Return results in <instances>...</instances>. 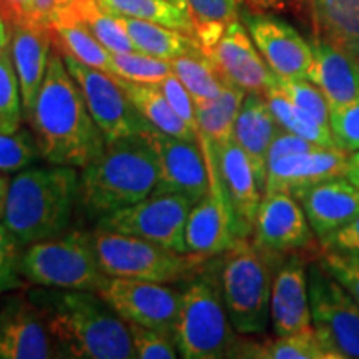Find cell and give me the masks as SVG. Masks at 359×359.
<instances>
[{
    "label": "cell",
    "instance_id": "e0dca14e",
    "mask_svg": "<svg viewBox=\"0 0 359 359\" xmlns=\"http://www.w3.org/2000/svg\"><path fill=\"white\" fill-rule=\"evenodd\" d=\"M57 358L47 323L29 294L11 291L0 302V359Z\"/></svg>",
    "mask_w": 359,
    "mask_h": 359
},
{
    "label": "cell",
    "instance_id": "5bb4252c",
    "mask_svg": "<svg viewBox=\"0 0 359 359\" xmlns=\"http://www.w3.org/2000/svg\"><path fill=\"white\" fill-rule=\"evenodd\" d=\"M314 233L303 206L288 193H264L253 228V245L268 258L298 253L313 243Z\"/></svg>",
    "mask_w": 359,
    "mask_h": 359
},
{
    "label": "cell",
    "instance_id": "6da1fadb",
    "mask_svg": "<svg viewBox=\"0 0 359 359\" xmlns=\"http://www.w3.org/2000/svg\"><path fill=\"white\" fill-rule=\"evenodd\" d=\"M27 120L48 165L83 168L107 145L102 130L90 115L82 90L58 52L50 53L47 74Z\"/></svg>",
    "mask_w": 359,
    "mask_h": 359
},
{
    "label": "cell",
    "instance_id": "60d3db41",
    "mask_svg": "<svg viewBox=\"0 0 359 359\" xmlns=\"http://www.w3.org/2000/svg\"><path fill=\"white\" fill-rule=\"evenodd\" d=\"M22 246L4 223H0V294L22 290L25 280L20 273Z\"/></svg>",
    "mask_w": 359,
    "mask_h": 359
},
{
    "label": "cell",
    "instance_id": "83f0119b",
    "mask_svg": "<svg viewBox=\"0 0 359 359\" xmlns=\"http://www.w3.org/2000/svg\"><path fill=\"white\" fill-rule=\"evenodd\" d=\"M123 92L127 93L130 102L133 103L151 127L161 133L172 137L183 138V140H200L198 133H195L180 116L175 114L167 97L163 95L158 83H142L132 82L118 77Z\"/></svg>",
    "mask_w": 359,
    "mask_h": 359
},
{
    "label": "cell",
    "instance_id": "30bf717a",
    "mask_svg": "<svg viewBox=\"0 0 359 359\" xmlns=\"http://www.w3.org/2000/svg\"><path fill=\"white\" fill-rule=\"evenodd\" d=\"M313 327L336 359H359V303L320 263L308 268Z\"/></svg>",
    "mask_w": 359,
    "mask_h": 359
},
{
    "label": "cell",
    "instance_id": "4dcf8cb0",
    "mask_svg": "<svg viewBox=\"0 0 359 359\" xmlns=\"http://www.w3.org/2000/svg\"><path fill=\"white\" fill-rule=\"evenodd\" d=\"M231 356L255 359H336L313 326L290 336H276V339L263 344L236 346Z\"/></svg>",
    "mask_w": 359,
    "mask_h": 359
},
{
    "label": "cell",
    "instance_id": "ffe728a7",
    "mask_svg": "<svg viewBox=\"0 0 359 359\" xmlns=\"http://www.w3.org/2000/svg\"><path fill=\"white\" fill-rule=\"evenodd\" d=\"M269 320L276 336H290L313 326L308 269L299 253L286 255L271 283Z\"/></svg>",
    "mask_w": 359,
    "mask_h": 359
},
{
    "label": "cell",
    "instance_id": "f1b7e54d",
    "mask_svg": "<svg viewBox=\"0 0 359 359\" xmlns=\"http://www.w3.org/2000/svg\"><path fill=\"white\" fill-rule=\"evenodd\" d=\"M116 19L127 30L135 48L138 52L148 53V55L163 58V60H173V58L201 48L196 37L170 29V27L123 15H116Z\"/></svg>",
    "mask_w": 359,
    "mask_h": 359
},
{
    "label": "cell",
    "instance_id": "d590c367",
    "mask_svg": "<svg viewBox=\"0 0 359 359\" xmlns=\"http://www.w3.org/2000/svg\"><path fill=\"white\" fill-rule=\"evenodd\" d=\"M195 37L201 48L208 50L218 42L228 25L238 20L240 0H187Z\"/></svg>",
    "mask_w": 359,
    "mask_h": 359
},
{
    "label": "cell",
    "instance_id": "4316f807",
    "mask_svg": "<svg viewBox=\"0 0 359 359\" xmlns=\"http://www.w3.org/2000/svg\"><path fill=\"white\" fill-rule=\"evenodd\" d=\"M50 32L60 50L67 55L77 58L82 64L93 67L116 77L114 65V53L103 47L92 34L85 29L82 22L72 15L69 8H62L50 22Z\"/></svg>",
    "mask_w": 359,
    "mask_h": 359
},
{
    "label": "cell",
    "instance_id": "836d02e7",
    "mask_svg": "<svg viewBox=\"0 0 359 359\" xmlns=\"http://www.w3.org/2000/svg\"><path fill=\"white\" fill-rule=\"evenodd\" d=\"M98 2L116 15L154 22L195 37L190 12L175 6L170 0H98Z\"/></svg>",
    "mask_w": 359,
    "mask_h": 359
},
{
    "label": "cell",
    "instance_id": "1f68e13d",
    "mask_svg": "<svg viewBox=\"0 0 359 359\" xmlns=\"http://www.w3.org/2000/svg\"><path fill=\"white\" fill-rule=\"evenodd\" d=\"M67 8L111 53L137 50L115 13L107 11L98 0H72Z\"/></svg>",
    "mask_w": 359,
    "mask_h": 359
},
{
    "label": "cell",
    "instance_id": "2e32d148",
    "mask_svg": "<svg viewBox=\"0 0 359 359\" xmlns=\"http://www.w3.org/2000/svg\"><path fill=\"white\" fill-rule=\"evenodd\" d=\"M158 158L155 193H175L193 205L208 193L210 177L200 140H183L154 128L148 133Z\"/></svg>",
    "mask_w": 359,
    "mask_h": 359
},
{
    "label": "cell",
    "instance_id": "7dc6e473",
    "mask_svg": "<svg viewBox=\"0 0 359 359\" xmlns=\"http://www.w3.org/2000/svg\"><path fill=\"white\" fill-rule=\"evenodd\" d=\"M321 250H336L359 257V217L321 240Z\"/></svg>",
    "mask_w": 359,
    "mask_h": 359
},
{
    "label": "cell",
    "instance_id": "681fc988",
    "mask_svg": "<svg viewBox=\"0 0 359 359\" xmlns=\"http://www.w3.org/2000/svg\"><path fill=\"white\" fill-rule=\"evenodd\" d=\"M250 7L255 11H278V8L285 7L286 0H246Z\"/></svg>",
    "mask_w": 359,
    "mask_h": 359
},
{
    "label": "cell",
    "instance_id": "f35d334b",
    "mask_svg": "<svg viewBox=\"0 0 359 359\" xmlns=\"http://www.w3.org/2000/svg\"><path fill=\"white\" fill-rule=\"evenodd\" d=\"M273 85L281 90L294 105L308 111L323 127L331 128V107L316 83L308 79H283L275 75Z\"/></svg>",
    "mask_w": 359,
    "mask_h": 359
},
{
    "label": "cell",
    "instance_id": "e575fe53",
    "mask_svg": "<svg viewBox=\"0 0 359 359\" xmlns=\"http://www.w3.org/2000/svg\"><path fill=\"white\" fill-rule=\"evenodd\" d=\"M170 62H172L173 74L185 85L195 102L212 100L218 97L226 82L203 48H196Z\"/></svg>",
    "mask_w": 359,
    "mask_h": 359
},
{
    "label": "cell",
    "instance_id": "ac0fdd59",
    "mask_svg": "<svg viewBox=\"0 0 359 359\" xmlns=\"http://www.w3.org/2000/svg\"><path fill=\"white\" fill-rule=\"evenodd\" d=\"M205 53L212 58L226 82L246 93H264L275 77L246 27L238 20L228 25L218 42Z\"/></svg>",
    "mask_w": 359,
    "mask_h": 359
},
{
    "label": "cell",
    "instance_id": "d4e9b609",
    "mask_svg": "<svg viewBox=\"0 0 359 359\" xmlns=\"http://www.w3.org/2000/svg\"><path fill=\"white\" fill-rule=\"evenodd\" d=\"M313 83L325 93L331 110L359 100V62L326 40L313 39Z\"/></svg>",
    "mask_w": 359,
    "mask_h": 359
},
{
    "label": "cell",
    "instance_id": "db71d44e",
    "mask_svg": "<svg viewBox=\"0 0 359 359\" xmlns=\"http://www.w3.org/2000/svg\"><path fill=\"white\" fill-rule=\"evenodd\" d=\"M170 2H173L175 6H178V7H182V8H187V11H188L187 0H170Z\"/></svg>",
    "mask_w": 359,
    "mask_h": 359
},
{
    "label": "cell",
    "instance_id": "b9f144b4",
    "mask_svg": "<svg viewBox=\"0 0 359 359\" xmlns=\"http://www.w3.org/2000/svg\"><path fill=\"white\" fill-rule=\"evenodd\" d=\"M137 358L140 359H175L178 356L173 336L138 325H128Z\"/></svg>",
    "mask_w": 359,
    "mask_h": 359
},
{
    "label": "cell",
    "instance_id": "8d00e7d4",
    "mask_svg": "<svg viewBox=\"0 0 359 359\" xmlns=\"http://www.w3.org/2000/svg\"><path fill=\"white\" fill-rule=\"evenodd\" d=\"M22 95L11 48L0 57V135L17 132L22 127Z\"/></svg>",
    "mask_w": 359,
    "mask_h": 359
},
{
    "label": "cell",
    "instance_id": "816d5d0a",
    "mask_svg": "<svg viewBox=\"0 0 359 359\" xmlns=\"http://www.w3.org/2000/svg\"><path fill=\"white\" fill-rule=\"evenodd\" d=\"M8 187H11V180L6 177V173L0 172V219H4V215H6Z\"/></svg>",
    "mask_w": 359,
    "mask_h": 359
},
{
    "label": "cell",
    "instance_id": "74e56055",
    "mask_svg": "<svg viewBox=\"0 0 359 359\" xmlns=\"http://www.w3.org/2000/svg\"><path fill=\"white\" fill-rule=\"evenodd\" d=\"M42 158L32 130L20 127L17 132L0 135V172L19 173L34 167Z\"/></svg>",
    "mask_w": 359,
    "mask_h": 359
},
{
    "label": "cell",
    "instance_id": "484cf974",
    "mask_svg": "<svg viewBox=\"0 0 359 359\" xmlns=\"http://www.w3.org/2000/svg\"><path fill=\"white\" fill-rule=\"evenodd\" d=\"M314 37L359 62V0H306Z\"/></svg>",
    "mask_w": 359,
    "mask_h": 359
},
{
    "label": "cell",
    "instance_id": "4fadbf2b",
    "mask_svg": "<svg viewBox=\"0 0 359 359\" xmlns=\"http://www.w3.org/2000/svg\"><path fill=\"white\" fill-rule=\"evenodd\" d=\"M98 294L127 325L150 327L173 336L182 306V290L165 283L110 276Z\"/></svg>",
    "mask_w": 359,
    "mask_h": 359
},
{
    "label": "cell",
    "instance_id": "f546056e",
    "mask_svg": "<svg viewBox=\"0 0 359 359\" xmlns=\"http://www.w3.org/2000/svg\"><path fill=\"white\" fill-rule=\"evenodd\" d=\"M246 97L245 90L224 82L222 92L212 100L195 102L200 138H206L213 147H222L233 140L236 116Z\"/></svg>",
    "mask_w": 359,
    "mask_h": 359
},
{
    "label": "cell",
    "instance_id": "ab89813d",
    "mask_svg": "<svg viewBox=\"0 0 359 359\" xmlns=\"http://www.w3.org/2000/svg\"><path fill=\"white\" fill-rule=\"evenodd\" d=\"M114 65L116 77L142 83H160L165 77L173 74L170 60L138 50L114 53Z\"/></svg>",
    "mask_w": 359,
    "mask_h": 359
},
{
    "label": "cell",
    "instance_id": "3957f363",
    "mask_svg": "<svg viewBox=\"0 0 359 359\" xmlns=\"http://www.w3.org/2000/svg\"><path fill=\"white\" fill-rule=\"evenodd\" d=\"M80 177L74 167H30L15 173L8 187L4 224L17 241L29 246L69 230Z\"/></svg>",
    "mask_w": 359,
    "mask_h": 359
},
{
    "label": "cell",
    "instance_id": "f907efd6",
    "mask_svg": "<svg viewBox=\"0 0 359 359\" xmlns=\"http://www.w3.org/2000/svg\"><path fill=\"white\" fill-rule=\"evenodd\" d=\"M346 178L359 188V150L353 151V154L349 155Z\"/></svg>",
    "mask_w": 359,
    "mask_h": 359
},
{
    "label": "cell",
    "instance_id": "bcb514c9",
    "mask_svg": "<svg viewBox=\"0 0 359 359\" xmlns=\"http://www.w3.org/2000/svg\"><path fill=\"white\" fill-rule=\"evenodd\" d=\"M318 148H323L321 145H316V143L306 140V138L299 137V135H294L288 132V130L280 128L278 130L276 137L273 138L271 147H269L268 151V165L275 163V161L285 158V156L294 155V154H303V151H313L318 150Z\"/></svg>",
    "mask_w": 359,
    "mask_h": 359
},
{
    "label": "cell",
    "instance_id": "f6af8a7d",
    "mask_svg": "<svg viewBox=\"0 0 359 359\" xmlns=\"http://www.w3.org/2000/svg\"><path fill=\"white\" fill-rule=\"evenodd\" d=\"M158 87L163 92V95L167 97V100L175 114L190 127L193 132L198 133V120H196V109H195V98L191 97V93L188 92L185 85L180 82V79L175 74H170L168 77H165L158 83Z\"/></svg>",
    "mask_w": 359,
    "mask_h": 359
},
{
    "label": "cell",
    "instance_id": "603a6c76",
    "mask_svg": "<svg viewBox=\"0 0 359 359\" xmlns=\"http://www.w3.org/2000/svg\"><path fill=\"white\" fill-rule=\"evenodd\" d=\"M294 198L303 206L309 226L320 241L359 217V188L346 177L309 187Z\"/></svg>",
    "mask_w": 359,
    "mask_h": 359
},
{
    "label": "cell",
    "instance_id": "ba28073f",
    "mask_svg": "<svg viewBox=\"0 0 359 359\" xmlns=\"http://www.w3.org/2000/svg\"><path fill=\"white\" fill-rule=\"evenodd\" d=\"M98 262L107 276L151 283L185 281L198 275L208 258L178 253L142 238L122 233H93Z\"/></svg>",
    "mask_w": 359,
    "mask_h": 359
},
{
    "label": "cell",
    "instance_id": "7402d4cb",
    "mask_svg": "<svg viewBox=\"0 0 359 359\" xmlns=\"http://www.w3.org/2000/svg\"><path fill=\"white\" fill-rule=\"evenodd\" d=\"M50 27L24 20L12 24L11 55L19 79L24 116L32 114L50 60Z\"/></svg>",
    "mask_w": 359,
    "mask_h": 359
},
{
    "label": "cell",
    "instance_id": "277c9868",
    "mask_svg": "<svg viewBox=\"0 0 359 359\" xmlns=\"http://www.w3.org/2000/svg\"><path fill=\"white\" fill-rule=\"evenodd\" d=\"M82 170V203L98 218L147 198L158 183V158L148 135L109 142Z\"/></svg>",
    "mask_w": 359,
    "mask_h": 359
},
{
    "label": "cell",
    "instance_id": "c3c4849f",
    "mask_svg": "<svg viewBox=\"0 0 359 359\" xmlns=\"http://www.w3.org/2000/svg\"><path fill=\"white\" fill-rule=\"evenodd\" d=\"M70 2L72 0H34L32 20L48 27L55 13L65 8Z\"/></svg>",
    "mask_w": 359,
    "mask_h": 359
},
{
    "label": "cell",
    "instance_id": "52a82bcc",
    "mask_svg": "<svg viewBox=\"0 0 359 359\" xmlns=\"http://www.w3.org/2000/svg\"><path fill=\"white\" fill-rule=\"evenodd\" d=\"M20 273L29 285L98 293L110 276L98 262L93 233L74 230L22 251Z\"/></svg>",
    "mask_w": 359,
    "mask_h": 359
},
{
    "label": "cell",
    "instance_id": "7a4b0ae2",
    "mask_svg": "<svg viewBox=\"0 0 359 359\" xmlns=\"http://www.w3.org/2000/svg\"><path fill=\"white\" fill-rule=\"evenodd\" d=\"M29 298L43 314L57 358H137L128 325L95 291L37 286Z\"/></svg>",
    "mask_w": 359,
    "mask_h": 359
},
{
    "label": "cell",
    "instance_id": "7bdbcfd3",
    "mask_svg": "<svg viewBox=\"0 0 359 359\" xmlns=\"http://www.w3.org/2000/svg\"><path fill=\"white\" fill-rule=\"evenodd\" d=\"M323 268L349 291L359 303V257L336 250H323L320 262Z\"/></svg>",
    "mask_w": 359,
    "mask_h": 359
},
{
    "label": "cell",
    "instance_id": "cb8c5ba5",
    "mask_svg": "<svg viewBox=\"0 0 359 359\" xmlns=\"http://www.w3.org/2000/svg\"><path fill=\"white\" fill-rule=\"evenodd\" d=\"M280 128L281 125L269 109L264 93H246L236 116L233 140L250 158L263 193L266 185L268 151Z\"/></svg>",
    "mask_w": 359,
    "mask_h": 359
},
{
    "label": "cell",
    "instance_id": "9a60e30c",
    "mask_svg": "<svg viewBox=\"0 0 359 359\" xmlns=\"http://www.w3.org/2000/svg\"><path fill=\"white\" fill-rule=\"evenodd\" d=\"M245 27L264 62L278 77L308 79L314 67L313 45L288 22L271 13H245Z\"/></svg>",
    "mask_w": 359,
    "mask_h": 359
},
{
    "label": "cell",
    "instance_id": "5b68a950",
    "mask_svg": "<svg viewBox=\"0 0 359 359\" xmlns=\"http://www.w3.org/2000/svg\"><path fill=\"white\" fill-rule=\"evenodd\" d=\"M173 341L185 359L231 356L236 346L235 327L224 308L215 269H201L183 281Z\"/></svg>",
    "mask_w": 359,
    "mask_h": 359
},
{
    "label": "cell",
    "instance_id": "f5cc1de1",
    "mask_svg": "<svg viewBox=\"0 0 359 359\" xmlns=\"http://www.w3.org/2000/svg\"><path fill=\"white\" fill-rule=\"evenodd\" d=\"M11 48V35L7 32L6 20H4L2 12H0V57Z\"/></svg>",
    "mask_w": 359,
    "mask_h": 359
},
{
    "label": "cell",
    "instance_id": "d6986e66",
    "mask_svg": "<svg viewBox=\"0 0 359 359\" xmlns=\"http://www.w3.org/2000/svg\"><path fill=\"white\" fill-rule=\"evenodd\" d=\"M213 154L224 195L230 201L235 217L238 238H250L253 235L255 219L263 198V190L255 175L253 165L235 140L222 147H213Z\"/></svg>",
    "mask_w": 359,
    "mask_h": 359
},
{
    "label": "cell",
    "instance_id": "8992f818",
    "mask_svg": "<svg viewBox=\"0 0 359 359\" xmlns=\"http://www.w3.org/2000/svg\"><path fill=\"white\" fill-rule=\"evenodd\" d=\"M268 262L248 238H238L217 262L219 291L236 333L258 334L266 330L273 283Z\"/></svg>",
    "mask_w": 359,
    "mask_h": 359
},
{
    "label": "cell",
    "instance_id": "ee69618b",
    "mask_svg": "<svg viewBox=\"0 0 359 359\" xmlns=\"http://www.w3.org/2000/svg\"><path fill=\"white\" fill-rule=\"evenodd\" d=\"M331 132L341 150L348 154L359 150V100L331 110Z\"/></svg>",
    "mask_w": 359,
    "mask_h": 359
},
{
    "label": "cell",
    "instance_id": "8fae6325",
    "mask_svg": "<svg viewBox=\"0 0 359 359\" xmlns=\"http://www.w3.org/2000/svg\"><path fill=\"white\" fill-rule=\"evenodd\" d=\"M62 57L82 90L90 115L102 130L107 143L133 135H148L154 130L130 102L118 77L85 65L67 53Z\"/></svg>",
    "mask_w": 359,
    "mask_h": 359
},
{
    "label": "cell",
    "instance_id": "9c48e42d",
    "mask_svg": "<svg viewBox=\"0 0 359 359\" xmlns=\"http://www.w3.org/2000/svg\"><path fill=\"white\" fill-rule=\"evenodd\" d=\"M193 203L175 193H151L137 203L98 218L97 230L122 233L187 253L185 228Z\"/></svg>",
    "mask_w": 359,
    "mask_h": 359
},
{
    "label": "cell",
    "instance_id": "44dd1931",
    "mask_svg": "<svg viewBox=\"0 0 359 359\" xmlns=\"http://www.w3.org/2000/svg\"><path fill=\"white\" fill-rule=\"evenodd\" d=\"M348 160V151L326 147L285 156L268 165L264 193L281 191L296 196L299 191L326 180L346 177Z\"/></svg>",
    "mask_w": 359,
    "mask_h": 359
},
{
    "label": "cell",
    "instance_id": "d6a6232c",
    "mask_svg": "<svg viewBox=\"0 0 359 359\" xmlns=\"http://www.w3.org/2000/svg\"><path fill=\"white\" fill-rule=\"evenodd\" d=\"M264 97H266L273 115H275L278 123L283 128L294 135H299V137L306 138V140L316 143V145L326 148H339V143L334 138L331 128L323 127L308 111L294 105L281 90H278L273 85V82L266 88V92H264Z\"/></svg>",
    "mask_w": 359,
    "mask_h": 359
},
{
    "label": "cell",
    "instance_id": "7c38bea8",
    "mask_svg": "<svg viewBox=\"0 0 359 359\" xmlns=\"http://www.w3.org/2000/svg\"><path fill=\"white\" fill-rule=\"evenodd\" d=\"M208 167L210 188L203 198L196 201L188 213L185 228L187 253L203 258L222 257L238 240L236 223L230 201L224 195L213 147L208 140L200 138Z\"/></svg>",
    "mask_w": 359,
    "mask_h": 359
}]
</instances>
